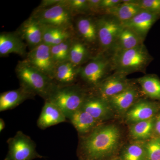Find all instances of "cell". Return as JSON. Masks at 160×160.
I'll return each instance as SVG.
<instances>
[{"label":"cell","instance_id":"obj_23","mask_svg":"<svg viewBox=\"0 0 160 160\" xmlns=\"http://www.w3.org/2000/svg\"><path fill=\"white\" fill-rule=\"evenodd\" d=\"M89 46L81 39L73 38L69 51V61L78 67L89 62L92 58Z\"/></svg>","mask_w":160,"mask_h":160},{"label":"cell","instance_id":"obj_26","mask_svg":"<svg viewBox=\"0 0 160 160\" xmlns=\"http://www.w3.org/2000/svg\"><path fill=\"white\" fill-rule=\"evenodd\" d=\"M69 119L78 132L82 134L91 132L98 122L89 113L82 109L75 112Z\"/></svg>","mask_w":160,"mask_h":160},{"label":"cell","instance_id":"obj_6","mask_svg":"<svg viewBox=\"0 0 160 160\" xmlns=\"http://www.w3.org/2000/svg\"><path fill=\"white\" fill-rule=\"evenodd\" d=\"M100 52L110 55L115 43L123 28L122 23L111 15L102 14L96 18Z\"/></svg>","mask_w":160,"mask_h":160},{"label":"cell","instance_id":"obj_15","mask_svg":"<svg viewBox=\"0 0 160 160\" xmlns=\"http://www.w3.org/2000/svg\"><path fill=\"white\" fill-rule=\"evenodd\" d=\"M26 45L17 32H2L0 34V56L6 57L11 53L20 56L27 55Z\"/></svg>","mask_w":160,"mask_h":160},{"label":"cell","instance_id":"obj_22","mask_svg":"<svg viewBox=\"0 0 160 160\" xmlns=\"http://www.w3.org/2000/svg\"><path fill=\"white\" fill-rule=\"evenodd\" d=\"M141 37L134 31L123 26L117 40L116 41L110 55L115 52L128 50L135 48L144 43Z\"/></svg>","mask_w":160,"mask_h":160},{"label":"cell","instance_id":"obj_34","mask_svg":"<svg viewBox=\"0 0 160 160\" xmlns=\"http://www.w3.org/2000/svg\"><path fill=\"white\" fill-rule=\"evenodd\" d=\"M101 1V0H88V6L90 13H102L100 8Z\"/></svg>","mask_w":160,"mask_h":160},{"label":"cell","instance_id":"obj_32","mask_svg":"<svg viewBox=\"0 0 160 160\" xmlns=\"http://www.w3.org/2000/svg\"><path fill=\"white\" fill-rule=\"evenodd\" d=\"M137 2L143 10L160 15V0H137Z\"/></svg>","mask_w":160,"mask_h":160},{"label":"cell","instance_id":"obj_38","mask_svg":"<svg viewBox=\"0 0 160 160\" xmlns=\"http://www.w3.org/2000/svg\"><path fill=\"white\" fill-rule=\"evenodd\" d=\"M81 160H90V159H82Z\"/></svg>","mask_w":160,"mask_h":160},{"label":"cell","instance_id":"obj_30","mask_svg":"<svg viewBox=\"0 0 160 160\" xmlns=\"http://www.w3.org/2000/svg\"><path fill=\"white\" fill-rule=\"evenodd\" d=\"M147 160H160V138L152 137L145 142Z\"/></svg>","mask_w":160,"mask_h":160},{"label":"cell","instance_id":"obj_33","mask_svg":"<svg viewBox=\"0 0 160 160\" xmlns=\"http://www.w3.org/2000/svg\"><path fill=\"white\" fill-rule=\"evenodd\" d=\"M122 2L123 0H101L100 8L102 14L106 10L117 7Z\"/></svg>","mask_w":160,"mask_h":160},{"label":"cell","instance_id":"obj_39","mask_svg":"<svg viewBox=\"0 0 160 160\" xmlns=\"http://www.w3.org/2000/svg\"><path fill=\"white\" fill-rule=\"evenodd\" d=\"M120 160H121V159H120Z\"/></svg>","mask_w":160,"mask_h":160},{"label":"cell","instance_id":"obj_27","mask_svg":"<svg viewBox=\"0 0 160 160\" xmlns=\"http://www.w3.org/2000/svg\"><path fill=\"white\" fill-rule=\"evenodd\" d=\"M155 117L150 119L132 124L129 134L136 141H147L154 136Z\"/></svg>","mask_w":160,"mask_h":160},{"label":"cell","instance_id":"obj_35","mask_svg":"<svg viewBox=\"0 0 160 160\" xmlns=\"http://www.w3.org/2000/svg\"><path fill=\"white\" fill-rule=\"evenodd\" d=\"M60 1V0H44V1H42L37 9H42L49 8V7L56 5Z\"/></svg>","mask_w":160,"mask_h":160},{"label":"cell","instance_id":"obj_24","mask_svg":"<svg viewBox=\"0 0 160 160\" xmlns=\"http://www.w3.org/2000/svg\"><path fill=\"white\" fill-rule=\"evenodd\" d=\"M141 87L144 95L154 101L160 102V79L155 74H148L135 80Z\"/></svg>","mask_w":160,"mask_h":160},{"label":"cell","instance_id":"obj_12","mask_svg":"<svg viewBox=\"0 0 160 160\" xmlns=\"http://www.w3.org/2000/svg\"><path fill=\"white\" fill-rule=\"evenodd\" d=\"M160 18V15L142 10L122 24L133 30L145 41L149 30Z\"/></svg>","mask_w":160,"mask_h":160},{"label":"cell","instance_id":"obj_5","mask_svg":"<svg viewBox=\"0 0 160 160\" xmlns=\"http://www.w3.org/2000/svg\"><path fill=\"white\" fill-rule=\"evenodd\" d=\"M31 17L44 26L73 30V16L67 6L66 0H60L59 2L49 8L36 9Z\"/></svg>","mask_w":160,"mask_h":160},{"label":"cell","instance_id":"obj_29","mask_svg":"<svg viewBox=\"0 0 160 160\" xmlns=\"http://www.w3.org/2000/svg\"><path fill=\"white\" fill-rule=\"evenodd\" d=\"M74 38L50 47L52 55L56 66L69 61L70 47Z\"/></svg>","mask_w":160,"mask_h":160},{"label":"cell","instance_id":"obj_17","mask_svg":"<svg viewBox=\"0 0 160 160\" xmlns=\"http://www.w3.org/2000/svg\"><path fill=\"white\" fill-rule=\"evenodd\" d=\"M66 118L57 106L46 100L37 121L38 127L45 129L50 126L64 122Z\"/></svg>","mask_w":160,"mask_h":160},{"label":"cell","instance_id":"obj_1","mask_svg":"<svg viewBox=\"0 0 160 160\" xmlns=\"http://www.w3.org/2000/svg\"><path fill=\"white\" fill-rule=\"evenodd\" d=\"M121 133L115 125L96 127L83 140V159L102 160L112 154L119 144Z\"/></svg>","mask_w":160,"mask_h":160},{"label":"cell","instance_id":"obj_4","mask_svg":"<svg viewBox=\"0 0 160 160\" xmlns=\"http://www.w3.org/2000/svg\"><path fill=\"white\" fill-rule=\"evenodd\" d=\"M87 95L86 91L77 85L60 86L57 85L48 101L57 106L66 118L81 109Z\"/></svg>","mask_w":160,"mask_h":160},{"label":"cell","instance_id":"obj_19","mask_svg":"<svg viewBox=\"0 0 160 160\" xmlns=\"http://www.w3.org/2000/svg\"><path fill=\"white\" fill-rule=\"evenodd\" d=\"M142 10L139 6L137 0H126L123 1L117 7L104 12L102 14L111 15L122 24Z\"/></svg>","mask_w":160,"mask_h":160},{"label":"cell","instance_id":"obj_2","mask_svg":"<svg viewBox=\"0 0 160 160\" xmlns=\"http://www.w3.org/2000/svg\"><path fill=\"white\" fill-rule=\"evenodd\" d=\"M110 58L112 71L127 76L146 72L153 59L144 43L131 49L115 52L110 55Z\"/></svg>","mask_w":160,"mask_h":160},{"label":"cell","instance_id":"obj_25","mask_svg":"<svg viewBox=\"0 0 160 160\" xmlns=\"http://www.w3.org/2000/svg\"><path fill=\"white\" fill-rule=\"evenodd\" d=\"M43 28V43L47 46H56L66 40L74 37L73 31L44 26Z\"/></svg>","mask_w":160,"mask_h":160},{"label":"cell","instance_id":"obj_16","mask_svg":"<svg viewBox=\"0 0 160 160\" xmlns=\"http://www.w3.org/2000/svg\"><path fill=\"white\" fill-rule=\"evenodd\" d=\"M81 109L99 122L108 118L112 109L108 101L97 95L87 96Z\"/></svg>","mask_w":160,"mask_h":160},{"label":"cell","instance_id":"obj_3","mask_svg":"<svg viewBox=\"0 0 160 160\" xmlns=\"http://www.w3.org/2000/svg\"><path fill=\"white\" fill-rule=\"evenodd\" d=\"M15 70L20 87L33 95H38L47 100L57 86L51 78L32 66L26 60L18 62Z\"/></svg>","mask_w":160,"mask_h":160},{"label":"cell","instance_id":"obj_9","mask_svg":"<svg viewBox=\"0 0 160 160\" xmlns=\"http://www.w3.org/2000/svg\"><path fill=\"white\" fill-rule=\"evenodd\" d=\"M25 60L32 66L52 79L56 65L52 55L50 46L42 43L31 49Z\"/></svg>","mask_w":160,"mask_h":160},{"label":"cell","instance_id":"obj_7","mask_svg":"<svg viewBox=\"0 0 160 160\" xmlns=\"http://www.w3.org/2000/svg\"><path fill=\"white\" fill-rule=\"evenodd\" d=\"M112 71L110 55L99 52L85 66H81L79 76L84 82L96 87Z\"/></svg>","mask_w":160,"mask_h":160},{"label":"cell","instance_id":"obj_36","mask_svg":"<svg viewBox=\"0 0 160 160\" xmlns=\"http://www.w3.org/2000/svg\"><path fill=\"white\" fill-rule=\"evenodd\" d=\"M154 136L160 138V112L155 118Z\"/></svg>","mask_w":160,"mask_h":160},{"label":"cell","instance_id":"obj_21","mask_svg":"<svg viewBox=\"0 0 160 160\" xmlns=\"http://www.w3.org/2000/svg\"><path fill=\"white\" fill-rule=\"evenodd\" d=\"M81 67L75 66L69 61L57 65L52 79L59 83L60 86L72 85L78 76Z\"/></svg>","mask_w":160,"mask_h":160},{"label":"cell","instance_id":"obj_31","mask_svg":"<svg viewBox=\"0 0 160 160\" xmlns=\"http://www.w3.org/2000/svg\"><path fill=\"white\" fill-rule=\"evenodd\" d=\"M66 3L73 16L90 13L88 0H66Z\"/></svg>","mask_w":160,"mask_h":160},{"label":"cell","instance_id":"obj_13","mask_svg":"<svg viewBox=\"0 0 160 160\" xmlns=\"http://www.w3.org/2000/svg\"><path fill=\"white\" fill-rule=\"evenodd\" d=\"M17 32L30 50L43 43L42 26L31 16L21 25Z\"/></svg>","mask_w":160,"mask_h":160},{"label":"cell","instance_id":"obj_11","mask_svg":"<svg viewBox=\"0 0 160 160\" xmlns=\"http://www.w3.org/2000/svg\"><path fill=\"white\" fill-rule=\"evenodd\" d=\"M160 112V102L141 100L126 112V119L133 124L150 119Z\"/></svg>","mask_w":160,"mask_h":160},{"label":"cell","instance_id":"obj_20","mask_svg":"<svg viewBox=\"0 0 160 160\" xmlns=\"http://www.w3.org/2000/svg\"><path fill=\"white\" fill-rule=\"evenodd\" d=\"M34 96L21 87L18 89L2 92L0 95V111L13 109L24 101Z\"/></svg>","mask_w":160,"mask_h":160},{"label":"cell","instance_id":"obj_10","mask_svg":"<svg viewBox=\"0 0 160 160\" xmlns=\"http://www.w3.org/2000/svg\"><path fill=\"white\" fill-rule=\"evenodd\" d=\"M133 83L127 78L126 75L114 72L103 80L96 88L98 95L108 101L112 97L124 91Z\"/></svg>","mask_w":160,"mask_h":160},{"label":"cell","instance_id":"obj_18","mask_svg":"<svg viewBox=\"0 0 160 160\" xmlns=\"http://www.w3.org/2000/svg\"><path fill=\"white\" fill-rule=\"evenodd\" d=\"M76 28L80 39L89 46L98 44L96 18L88 15L81 16L77 20Z\"/></svg>","mask_w":160,"mask_h":160},{"label":"cell","instance_id":"obj_28","mask_svg":"<svg viewBox=\"0 0 160 160\" xmlns=\"http://www.w3.org/2000/svg\"><path fill=\"white\" fill-rule=\"evenodd\" d=\"M121 160H147L145 142L136 141L123 150Z\"/></svg>","mask_w":160,"mask_h":160},{"label":"cell","instance_id":"obj_14","mask_svg":"<svg viewBox=\"0 0 160 160\" xmlns=\"http://www.w3.org/2000/svg\"><path fill=\"white\" fill-rule=\"evenodd\" d=\"M135 83L108 99L107 101L112 109L119 113H124L136 102L139 96L140 90Z\"/></svg>","mask_w":160,"mask_h":160},{"label":"cell","instance_id":"obj_37","mask_svg":"<svg viewBox=\"0 0 160 160\" xmlns=\"http://www.w3.org/2000/svg\"><path fill=\"white\" fill-rule=\"evenodd\" d=\"M5 122L3 119H0V132L2 131L5 128Z\"/></svg>","mask_w":160,"mask_h":160},{"label":"cell","instance_id":"obj_8","mask_svg":"<svg viewBox=\"0 0 160 160\" xmlns=\"http://www.w3.org/2000/svg\"><path fill=\"white\" fill-rule=\"evenodd\" d=\"M9 151L5 160H33L44 158L38 154L34 141L22 131L7 141Z\"/></svg>","mask_w":160,"mask_h":160}]
</instances>
